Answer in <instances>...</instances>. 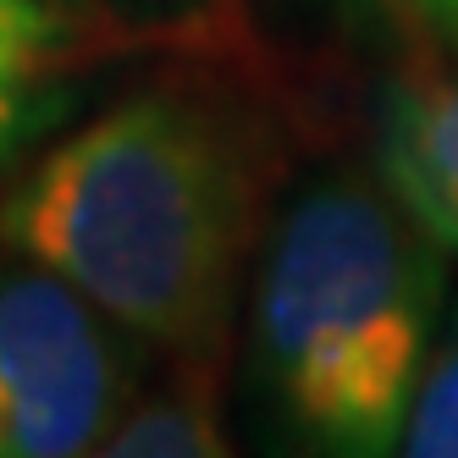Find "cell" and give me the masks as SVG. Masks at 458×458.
Instances as JSON below:
<instances>
[{"mask_svg":"<svg viewBox=\"0 0 458 458\" xmlns=\"http://www.w3.org/2000/svg\"><path fill=\"white\" fill-rule=\"evenodd\" d=\"M89 458H233L205 392L172 386L139 414H127Z\"/></svg>","mask_w":458,"mask_h":458,"instance_id":"cell-6","label":"cell"},{"mask_svg":"<svg viewBox=\"0 0 458 458\" xmlns=\"http://www.w3.org/2000/svg\"><path fill=\"white\" fill-rule=\"evenodd\" d=\"M437 299V238L392 193L332 177L282 216L259 276V365L310 458H392Z\"/></svg>","mask_w":458,"mask_h":458,"instance_id":"cell-2","label":"cell"},{"mask_svg":"<svg viewBox=\"0 0 458 458\" xmlns=\"http://www.w3.org/2000/svg\"><path fill=\"white\" fill-rule=\"evenodd\" d=\"M381 177L442 249H458V72L403 78L381 106Z\"/></svg>","mask_w":458,"mask_h":458,"instance_id":"cell-4","label":"cell"},{"mask_svg":"<svg viewBox=\"0 0 458 458\" xmlns=\"http://www.w3.org/2000/svg\"><path fill=\"white\" fill-rule=\"evenodd\" d=\"M398 6L425 17V22H437V28H447V34H458V0H398Z\"/></svg>","mask_w":458,"mask_h":458,"instance_id":"cell-8","label":"cell"},{"mask_svg":"<svg viewBox=\"0 0 458 458\" xmlns=\"http://www.w3.org/2000/svg\"><path fill=\"white\" fill-rule=\"evenodd\" d=\"M127 332L50 266H0V458H89L127 420Z\"/></svg>","mask_w":458,"mask_h":458,"instance_id":"cell-3","label":"cell"},{"mask_svg":"<svg viewBox=\"0 0 458 458\" xmlns=\"http://www.w3.org/2000/svg\"><path fill=\"white\" fill-rule=\"evenodd\" d=\"M398 458H458V310L447 320V337L425 359Z\"/></svg>","mask_w":458,"mask_h":458,"instance_id":"cell-7","label":"cell"},{"mask_svg":"<svg viewBox=\"0 0 458 458\" xmlns=\"http://www.w3.org/2000/svg\"><path fill=\"white\" fill-rule=\"evenodd\" d=\"M0 233L127 337L193 353L221 332L254 233L249 155L210 106L139 94L55 144L6 199Z\"/></svg>","mask_w":458,"mask_h":458,"instance_id":"cell-1","label":"cell"},{"mask_svg":"<svg viewBox=\"0 0 458 458\" xmlns=\"http://www.w3.org/2000/svg\"><path fill=\"white\" fill-rule=\"evenodd\" d=\"M72 50L61 0H0V166L50 116Z\"/></svg>","mask_w":458,"mask_h":458,"instance_id":"cell-5","label":"cell"}]
</instances>
